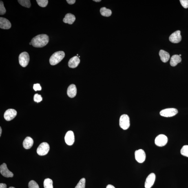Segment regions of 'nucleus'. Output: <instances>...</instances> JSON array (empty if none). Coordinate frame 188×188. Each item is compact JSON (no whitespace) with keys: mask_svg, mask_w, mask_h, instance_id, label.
Returning a JSON list of instances; mask_svg holds the SVG:
<instances>
[{"mask_svg":"<svg viewBox=\"0 0 188 188\" xmlns=\"http://www.w3.org/2000/svg\"><path fill=\"white\" fill-rule=\"evenodd\" d=\"M0 188H7V185L4 183L0 184Z\"/></svg>","mask_w":188,"mask_h":188,"instance_id":"obj_33","label":"nucleus"},{"mask_svg":"<svg viewBox=\"0 0 188 188\" xmlns=\"http://www.w3.org/2000/svg\"><path fill=\"white\" fill-rule=\"evenodd\" d=\"M135 158L139 163H142L145 161L146 158L145 151L142 149L136 150L135 152Z\"/></svg>","mask_w":188,"mask_h":188,"instance_id":"obj_8","label":"nucleus"},{"mask_svg":"<svg viewBox=\"0 0 188 188\" xmlns=\"http://www.w3.org/2000/svg\"><path fill=\"white\" fill-rule=\"evenodd\" d=\"M18 2L22 6L26 7L27 8H30L31 6L30 0H19Z\"/></svg>","mask_w":188,"mask_h":188,"instance_id":"obj_23","label":"nucleus"},{"mask_svg":"<svg viewBox=\"0 0 188 188\" xmlns=\"http://www.w3.org/2000/svg\"><path fill=\"white\" fill-rule=\"evenodd\" d=\"M181 154L182 156L188 157V145H184L180 151Z\"/></svg>","mask_w":188,"mask_h":188,"instance_id":"obj_25","label":"nucleus"},{"mask_svg":"<svg viewBox=\"0 0 188 188\" xmlns=\"http://www.w3.org/2000/svg\"><path fill=\"white\" fill-rule=\"evenodd\" d=\"M29 188H39V185L35 181L32 180L29 182Z\"/></svg>","mask_w":188,"mask_h":188,"instance_id":"obj_27","label":"nucleus"},{"mask_svg":"<svg viewBox=\"0 0 188 188\" xmlns=\"http://www.w3.org/2000/svg\"><path fill=\"white\" fill-rule=\"evenodd\" d=\"M179 56H182V55H181V54H180V55H179Z\"/></svg>","mask_w":188,"mask_h":188,"instance_id":"obj_39","label":"nucleus"},{"mask_svg":"<svg viewBox=\"0 0 188 188\" xmlns=\"http://www.w3.org/2000/svg\"><path fill=\"white\" fill-rule=\"evenodd\" d=\"M50 150V146L46 142L41 143L38 147L37 150V154L40 156L46 155Z\"/></svg>","mask_w":188,"mask_h":188,"instance_id":"obj_5","label":"nucleus"},{"mask_svg":"<svg viewBox=\"0 0 188 188\" xmlns=\"http://www.w3.org/2000/svg\"><path fill=\"white\" fill-rule=\"evenodd\" d=\"M66 1L70 5L73 4L75 3V0H67Z\"/></svg>","mask_w":188,"mask_h":188,"instance_id":"obj_32","label":"nucleus"},{"mask_svg":"<svg viewBox=\"0 0 188 188\" xmlns=\"http://www.w3.org/2000/svg\"><path fill=\"white\" fill-rule=\"evenodd\" d=\"M49 40V37L47 35L40 34L33 38L31 42L34 47H42L48 43Z\"/></svg>","mask_w":188,"mask_h":188,"instance_id":"obj_1","label":"nucleus"},{"mask_svg":"<svg viewBox=\"0 0 188 188\" xmlns=\"http://www.w3.org/2000/svg\"><path fill=\"white\" fill-rule=\"evenodd\" d=\"M1 132H2V129L1 128V127H0V137H1Z\"/></svg>","mask_w":188,"mask_h":188,"instance_id":"obj_35","label":"nucleus"},{"mask_svg":"<svg viewBox=\"0 0 188 188\" xmlns=\"http://www.w3.org/2000/svg\"><path fill=\"white\" fill-rule=\"evenodd\" d=\"M156 175L154 173H151L146 179L145 184V188H151L154 185L156 180Z\"/></svg>","mask_w":188,"mask_h":188,"instance_id":"obj_12","label":"nucleus"},{"mask_svg":"<svg viewBox=\"0 0 188 188\" xmlns=\"http://www.w3.org/2000/svg\"><path fill=\"white\" fill-rule=\"evenodd\" d=\"M182 61V58L178 55H174L171 57L170 64L171 66L175 67Z\"/></svg>","mask_w":188,"mask_h":188,"instance_id":"obj_20","label":"nucleus"},{"mask_svg":"<svg viewBox=\"0 0 188 188\" xmlns=\"http://www.w3.org/2000/svg\"><path fill=\"white\" fill-rule=\"evenodd\" d=\"M67 94L70 98L75 97L77 94V88L75 85L73 84L69 86L67 89Z\"/></svg>","mask_w":188,"mask_h":188,"instance_id":"obj_16","label":"nucleus"},{"mask_svg":"<svg viewBox=\"0 0 188 188\" xmlns=\"http://www.w3.org/2000/svg\"><path fill=\"white\" fill-rule=\"evenodd\" d=\"M30 45H32V43H31V42L30 43Z\"/></svg>","mask_w":188,"mask_h":188,"instance_id":"obj_38","label":"nucleus"},{"mask_svg":"<svg viewBox=\"0 0 188 188\" xmlns=\"http://www.w3.org/2000/svg\"><path fill=\"white\" fill-rule=\"evenodd\" d=\"M6 12V10L5 9L4 3L2 1H1L0 2V14L1 15H4Z\"/></svg>","mask_w":188,"mask_h":188,"instance_id":"obj_28","label":"nucleus"},{"mask_svg":"<svg viewBox=\"0 0 188 188\" xmlns=\"http://www.w3.org/2000/svg\"><path fill=\"white\" fill-rule=\"evenodd\" d=\"M100 12L102 16L105 17H109L112 14V11L110 9H107L105 7H103L100 9Z\"/></svg>","mask_w":188,"mask_h":188,"instance_id":"obj_21","label":"nucleus"},{"mask_svg":"<svg viewBox=\"0 0 188 188\" xmlns=\"http://www.w3.org/2000/svg\"><path fill=\"white\" fill-rule=\"evenodd\" d=\"M34 101L37 103H39L42 100V98L41 95L38 94H35L34 97Z\"/></svg>","mask_w":188,"mask_h":188,"instance_id":"obj_29","label":"nucleus"},{"mask_svg":"<svg viewBox=\"0 0 188 188\" xmlns=\"http://www.w3.org/2000/svg\"><path fill=\"white\" fill-rule=\"evenodd\" d=\"M159 56L161 60L164 63H167L168 61L170 58V56L168 53L163 50H161L160 51Z\"/></svg>","mask_w":188,"mask_h":188,"instance_id":"obj_19","label":"nucleus"},{"mask_svg":"<svg viewBox=\"0 0 188 188\" xmlns=\"http://www.w3.org/2000/svg\"><path fill=\"white\" fill-rule=\"evenodd\" d=\"M33 89L35 91H41L42 90V87L39 84H34L33 86Z\"/></svg>","mask_w":188,"mask_h":188,"instance_id":"obj_31","label":"nucleus"},{"mask_svg":"<svg viewBox=\"0 0 188 188\" xmlns=\"http://www.w3.org/2000/svg\"><path fill=\"white\" fill-rule=\"evenodd\" d=\"M120 126L124 130L128 129L130 126V121L129 116L127 114L122 115L120 119Z\"/></svg>","mask_w":188,"mask_h":188,"instance_id":"obj_3","label":"nucleus"},{"mask_svg":"<svg viewBox=\"0 0 188 188\" xmlns=\"http://www.w3.org/2000/svg\"><path fill=\"white\" fill-rule=\"evenodd\" d=\"M36 1L40 6L45 8L48 4L49 1L47 0H37Z\"/></svg>","mask_w":188,"mask_h":188,"instance_id":"obj_26","label":"nucleus"},{"mask_svg":"<svg viewBox=\"0 0 188 188\" xmlns=\"http://www.w3.org/2000/svg\"><path fill=\"white\" fill-rule=\"evenodd\" d=\"M169 41L173 43H178L181 41L182 36L180 34V31L177 30L174 32L170 36Z\"/></svg>","mask_w":188,"mask_h":188,"instance_id":"obj_10","label":"nucleus"},{"mask_svg":"<svg viewBox=\"0 0 188 188\" xmlns=\"http://www.w3.org/2000/svg\"><path fill=\"white\" fill-rule=\"evenodd\" d=\"M53 181L50 178H46L44 182V188H54L53 185Z\"/></svg>","mask_w":188,"mask_h":188,"instance_id":"obj_22","label":"nucleus"},{"mask_svg":"<svg viewBox=\"0 0 188 188\" xmlns=\"http://www.w3.org/2000/svg\"><path fill=\"white\" fill-rule=\"evenodd\" d=\"M19 59L20 65L23 67H26L30 62V56L28 53L23 52L20 54Z\"/></svg>","mask_w":188,"mask_h":188,"instance_id":"obj_4","label":"nucleus"},{"mask_svg":"<svg viewBox=\"0 0 188 188\" xmlns=\"http://www.w3.org/2000/svg\"><path fill=\"white\" fill-rule=\"evenodd\" d=\"M34 144V141L32 138L27 137L24 140L23 145L24 148L26 149H29L32 147Z\"/></svg>","mask_w":188,"mask_h":188,"instance_id":"obj_17","label":"nucleus"},{"mask_svg":"<svg viewBox=\"0 0 188 188\" xmlns=\"http://www.w3.org/2000/svg\"><path fill=\"white\" fill-rule=\"evenodd\" d=\"M65 56V53L63 51H59L55 52L51 56L50 63L51 65H54L59 63Z\"/></svg>","mask_w":188,"mask_h":188,"instance_id":"obj_2","label":"nucleus"},{"mask_svg":"<svg viewBox=\"0 0 188 188\" xmlns=\"http://www.w3.org/2000/svg\"><path fill=\"white\" fill-rule=\"evenodd\" d=\"M9 188H15L14 187H9Z\"/></svg>","mask_w":188,"mask_h":188,"instance_id":"obj_37","label":"nucleus"},{"mask_svg":"<svg viewBox=\"0 0 188 188\" xmlns=\"http://www.w3.org/2000/svg\"><path fill=\"white\" fill-rule=\"evenodd\" d=\"M80 62L79 57L77 56H75L69 60L68 65L70 68H74L78 66Z\"/></svg>","mask_w":188,"mask_h":188,"instance_id":"obj_15","label":"nucleus"},{"mask_svg":"<svg viewBox=\"0 0 188 188\" xmlns=\"http://www.w3.org/2000/svg\"><path fill=\"white\" fill-rule=\"evenodd\" d=\"M177 109L174 108H169L163 109L161 111L160 115L165 117H171L177 114Z\"/></svg>","mask_w":188,"mask_h":188,"instance_id":"obj_6","label":"nucleus"},{"mask_svg":"<svg viewBox=\"0 0 188 188\" xmlns=\"http://www.w3.org/2000/svg\"><path fill=\"white\" fill-rule=\"evenodd\" d=\"M181 4L185 8H188V0H180Z\"/></svg>","mask_w":188,"mask_h":188,"instance_id":"obj_30","label":"nucleus"},{"mask_svg":"<svg viewBox=\"0 0 188 188\" xmlns=\"http://www.w3.org/2000/svg\"><path fill=\"white\" fill-rule=\"evenodd\" d=\"M86 180L85 178H82L76 186L75 188H85Z\"/></svg>","mask_w":188,"mask_h":188,"instance_id":"obj_24","label":"nucleus"},{"mask_svg":"<svg viewBox=\"0 0 188 188\" xmlns=\"http://www.w3.org/2000/svg\"><path fill=\"white\" fill-rule=\"evenodd\" d=\"M11 27V24L8 20L2 17L0 18V28L4 30H8Z\"/></svg>","mask_w":188,"mask_h":188,"instance_id":"obj_14","label":"nucleus"},{"mask_svg":"<svg viewBox=\"0 0 188 188\" xmlns=\"http://www.w3.org/2000/svg\"><path fill=\"white\" fill-rule=\"evenodd\" d=\"M106 188H115V187L114 186H113L112 185H108L107 186V187H106Z\"/></svg>","mask_w":188,"mask_h":188,"instance_id":"obj_34","label":"nucleus"},{"mask_svg":"<svg viewBox=\"0 0 188 188\" xmlns=\"http://www.w3.org/2000/svg\"><path fill=\"white\" fill-rule=\"evenodd\" d=\"M76 20L75 16L73 14L68 13L66 14L63 19L64 23H68L69 25H72Z\"/></svg>","mask_w":188,"mask_h":188,"instance_id":"obj_18","label":"nucleus"},{"mask_svg":"<svg viewBox=\"0 0 188 188\" xmlns=\"http://www.w3.org/2000/svg\"><path fill=\"white\" fill-rule=\"evenodd\" d=\"M94 1L95 2H99L101 1V0H94Z\"/></svg>","mask_w":188,"mask_h":188,"instance_id":"obj_36","label":"nucleus"},{"mask_svg":"<svg viewBox=\"0 0 188 188\" xmlns=\"http://www.w3.org/2000/svg\"><path fill=\"white\" fill-rule=\"evenodd\" d=\"M0 172L3 176L6 177H12L14 176L13 173L9 170L6 164L5 163H3L0 166Z\"/></svg>","mask_w":188,"mask_h":188,"instance_id":"obj_9","label":"nucleus"},{"mask_svg":"<svg viewBox=\"0 0 188 188\" xmlns=\"http://www.w3.org/2000/svg\"><path fill=\"white\" fill-rule=\"evenodd\" d=\"M168 141V138L165 135H159L155 140L156 145L159 147H163L166 145Z\"/></svg>","mask_w":188,"mask_h":188,"instance_id":"obj_7","label":"nucleus"},{"mask_svg":"<svg viewBox=\"0 0 188 188\" xmlns=\"http://www.w3.org/2000/svg\"><path fill=\"white\" fill-rule=\"evenodd\" d=\"M65 141L67 145L71 146L75 142V136L74 132L72 131H69L65 134Z\"/></svg>","mask_w":188,"mask_h":188,"instance_id":"obj_13","label":"nucleus"},{"mask_svg":"<svg viewBox=\"0 0 188 188\" xmlns=\"http://www.w3.org/2000/svg\"><path fill=\"white\" fill-rule=\"evenodd\" d=\"M17 115V112L15 109H10L6 111L4 114V118L7 121L13 120Z\"/></svg>","mask_w":188,"mask_h":188,"instance_id":"obj_11","label":"nucleus"}]
</instances>
